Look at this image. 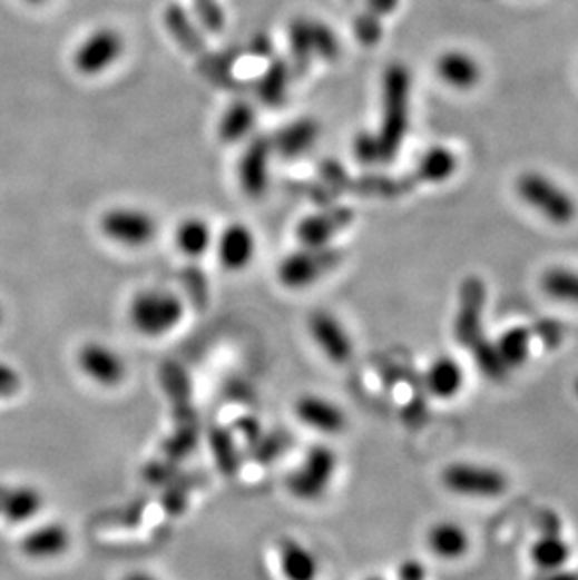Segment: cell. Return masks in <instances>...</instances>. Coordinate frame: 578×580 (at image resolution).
Listing matches in <instances>:
<instances>
[{
    "instance_id": "6da1fadb",
    "label": "cell",
    "mask_w": 578,
    "mask_h": 580,
    "mask_svg": "<svg viewBox=\"0 0 578 580\" xmlns=\"http://www.w3.org/2000/svg\"><path fill=\"white\" fill-rule=\"evenodd\" d=\"M186 317L185 301L166 287H144L131 295L126 320L136 335L160 341L179 330Z\"/></svg>"
},
{
    "instance_id": "7a4b0ae2",
    "label": "cell",
    "mask_w": 578,
    "mask_h": 580,
    "mask_svg": "<svg viewBox=\"0 0 578 580\" xmlns=\"http://www.w3.org/2000/svg\"><path fill=\"white\" fill-rule=\"evenodd\" d=\"M340 456L329 443H314L287 473L286 489L297 502L316 503L327 497L339 475Z\"/></svg>"
},
{
    "instance_id": "3957f363",
    "label": "cell",
    "mask_w": 578,
    "mask_h": 580,
    "mask_svg": "<svg viewBox=\"0 0 578 580\" xmlns=\"http://www.w3.org/2000/svg\"><path fill=\"white\" fill-rule=\"evenodd\" d=\"M410 72L402 65L389 68L383 81V122L376 134L382 160L396 155L410 125Z\"/></svg>"
},
{
    "instance_id": "277c9868",
    "label": "cell",
    "mask_w": 578,
    "mask_h": 580,
    "mask_svg": "<svg viewBox=\"0 0 578 580\" xmlns=\"http://www.w3.org/2000/svg\"><path fill=\"white\" fill-rule=\"evenodd\" d=\"M101 237L123 248H145L158 237V220L150 210L134 205H115L98 220Z\"/></svg>"
},
{
    "instance_id": "5b68a950",
    "label": "cell",
    "mask_w": 578,
    "mask_h": 580,
    "mask_svg": "<svg viewBox=\"0 0 578 580\" xmlns=\"http://www.w3.org/2000/svg\"><path fill=\"white\" fill-rule=\"evenodd\" d=\"M340 254L333 246H298L282 257L276 278L290 292H304L320 284L339 265Z\"/></svg>"
},
{
    "instance_id": "8992f818",
    "label": "cell",
    "mask_w": 578,
    "mask_h": 580,
    "mask_svg": "<svg viewBox=\"0 0 578 580\" xmlns=\"http://www.w3.org/2000/svg\"><path fill=\"white\" fill-rule=\"evenodd\" d=\"M520 199L547 220L566 226L577 216V201L571 194L541 171H526L517 180Z\"/></svg>"
},
{
    "instance_id": "52a82bcc",
    "label": "cell",
    "mask_w": 578,
    "mask_h": 580,
    "mask_svg": "<svg viewBox=\"0 0 578 580\" xmlns=\"http://www.w3.org/2000/svg\"><path fill=\"white\" fill-rule=\"evenodd\" d=\"M126 53V40L115 27L90 30L74 48L72 65L84 78H100L117 67Z\"/></svg>"
},
{
    "instance_id": "ba28073f",
    "label": "cell",
    "mask_w": 578,
    "mask_h": 580,
    "mask_svg": "<svg viewBox=\"0 0 578 580\" xmlns=\"http://www.w3.org/2000/svg\"><path fill=\"white\" fill-rule=\"evenodd\" d=\"M78 368L101 390H117L130 374L125 353L106 341H87L78 350Z\"/></svg>"
},
{
    "instance_id": "9c48e42d",
    "label": "cell",
    "mask_w": 578,
    "mask_h": 580,
    "mask_svg": "<svg viewBox=\"0 0 578 580\" xmlns=\"http://www.w3.org/2000/svg\"><path fill=\"white\" fill-rule=\"evenodd\" d=\"M308 336L331 365L344 366L355 357V342L347 325L333 311L316 308L306 320Z\"/></svg>"
},
{
    "instance_id": "30bf717a",
    "label": "cell",
    "mask_w": 578,
    "mask_h": 580,
    "mask_svg": "<svg viewBox=\"0 0 578 580\" xmlns=\"http://www.w3.org/2000/svg\"><path fill=\"white\" fill-rule=\"evenodd\" d=\"M293 415L301 425L323 438L342 436L350 423L346 410L322 393L298 395L293 402Z\"/></svg>"
},
{
    "instance_id": "8fae6325",
    "label": "cell",
    "mask_w": 578,
    "mask_h": 580,
    "mask_svg": "<svg viewBox=\"0 0 578 580\" xmlns=\"http://www.w3.org/2000/svg\"><path fill=\"white\" fill-rule=\"evenodd\" d=\"M443 485L459 497L498 498L506 492L507 478L494 468L457 462L441 473Z\"/></svg>"
},
{
    "instance_id": "7c38bea8",
    "label": "cell",
    "mask_w": 578,
    "mask_h": 580,
    "mask_svg": "<svg viewBox=\"0 0 578 580\" xmlns=\"http://www.w3.org/2000/svg\"><path fill=\"white\" fill-rule=\"evenodd\" d=\"M213 252L222 269L227 273H243L256 259V234L245 222H232L216 234Z\"/></svg>"
},
{
    "instance_id": "4fadbf2b",
    "label": "cell",
    "mask_w": 578,
    "mask_h": 580,
    "mask_svg": "<svg viewBox=\"0 0 578 580\" xmlns=\"http://www.w3.org/2000/svg\"><path fill=\"white\" fill-rule=\"evenodd\" d=\"M276 558L284 580H317L322 574V560L317 552L301 539H281Z\"/></svg>"
},
{
    "instance_id": "5bb4252c",
    "label": "cell",
    "mask_w": 578,
    "mask_h": 580,
    "mask_svg": "<svg viewBox=\"0 0 578 580\" xmlns=\"http://www.w3.org/2000/svg\"><path fill=\"white\" fill-rule=\"evenodd\" d=\"M19 547L25 557L32 560H55L65 557L72 547V532L62 522H48L30 530Z\"/></svg>"
},
{
    "instance_id": "9a60e30c",
    "label": "cell",
    "mask_w": 578,
    "mask_h": 580,
    "mask_svg": "<svg viewBox=\"0 0 578 580\" xmlns=\"http://www.w3.org/2000/svg\"><path fill=\"white\" fill-rule=\"evenodd\" d=\"M435 73L451 89L471 90L483 78L481 65L462 49H449L435 60Z\"/></svg>"
},
{
    "instance_id": "2e32d148",
    "label": "cell",
    "mask_w": 578,
    "mask_h": 580,
    "mask_svg": "<svg viewBox=\"0 0 578 580\" xmlns=\"http://www.w3.org/2000/svg\"><path fill=\"white\" fill-rule=\"evenodd\" d=\"M216 232L202 216H186L174 232L175 248L188 259H202L213 252Z\"/></svg>"
},
{
    "instance_id": "e0dca14e",
    "label": "cell",
    "mask_w": 578,
    "mask_h": 580,
    "mask_svg": "<svg viewBox=\"0 0 578 580\" xmlns=\"http://www.w3.org/2000/svg\"><path fill=\"white\" fill-rule=\"evenodd\" d=\"M350 215L346 210H329L308 216L298 222L297 239L301 246H333V239L347 228Z\"/></svg>"
},
{
    "instance_id": "ac0fdd59",
    "label": "cell",
    "mask_w": 578,
    "mask_h": 580,
    "mask_svg": "<svg viewBox=\"0 0 578 580\" xmlns=\"http://www.w3.org/2000/svg\"><path fill=\"white\" fill-rule=\"evenodd\" d=\"M484 286L478 278H470L464 282L462 287V301H460V316L457 322L462 344H473L478 342L479 322L483 316Z\"/></svg>"
},
{
    "instance_id": "d6986e66",
    "label": "cell",
    "mask_w": 578,
    "mask_h": 580,
    "mask_svg": "<svg viewBox=\"0 0 578 580\" xmlns=\"http://www.w3.org/2000/svg\"><path fill=\"white\" fill-rule=\"evenodd\" d=\"M43 508V494L37 486L19 485L13 489H4L0 514L10 524H23L37 517Z\"/></svg>"
},
{
    "instance_id": "ffe728a7",
    "label": "cell",
    "mask_w": 578,
    "mask_h": 580,
    "mask_svg": "<svg viewBox=\"0 0 578 580\" xmlns=\"http://www.w3.org/2000/svg\"><path fill=\"white\" fill-rule=\"evenodd\" d=\"M430 551L441 560H459L470 549V539L464 528L454 522H438L427 535Z\"/></svg>"
},
{
    "instance_id": "44dd1931",
    "label": "cell",
    "mask_w": 578,
    "mask_h": 580,
    "mask_svg": "<svg viewBox=\"0 0 578 580\" xmlns=\"http://www.w3.org/2000/svg\"><path fill=\"white\" fill-rule=\"evenodd\" d=\"M427 390L438 399H453L459 395L464 385V372L462 366L451 357L435 360L424 376Z\"/></svg>"
},
{
    "instance_id": "7402d4cb",
    "label": "cell",
    "mask_w": 578,
    "mask_h": 580,
    "mask_svg": "<svg viewBox=\"0 0 578 580\" xmlns=\"http://www.w3.org/2000/svg\"><path fill=\"white\" fill-rule=\"evenodd\" d=\"M268 145H252L241 158L239 179L246 194L262 196L268 180Z\"/></svg>"
},
{
    "instance_id": "603a6c76",
    "label": "cell",
    "mask_w": 578,
    "mask_h": 580,
    "mask_svg": "<svg viewBox=\"0 0 578 580\" xmlns=\"http://www.w3.org/2000/svg\"><path fill=\"white\" fill-rule=\"evenodd\" d=\"M459 168V158L453 150L445 147H434L421 158L419 163V177L429 183H443L451 179Z\"/></svg>"
},
{
    "instance_id": "cb8c5ba5",
    "label": "cell",
    "mask_w": 578,
    "mask_h": 580,
    "mask_svg": "<svg viewBox=\"0 0 578 580\" xmlns=\"http://www.w3.org/2000/svg\"><path fill=\"white\" fill-rule=\"evenodd\" d=\"M541 287L552 299L578 306V271L555 267L541 276Z\"/></svg>"
},
{
    "instance_id": "d4e9b609",
    "label": "cell",
    "mask_w": 578,
    "mask_h": 580,
    "mask_svg": "<svg viewBox=\"0 0 578 580\" xmlns=\"http://www.w3.org/2000/svg\"><path fill=\"white\" fill-rule=\"evenodd\" d=\"M316 138V125L312 120H298L282 130L276 145L284 155L297 156L311 149Z\"/></svg>"
},
{
    "instance_id": "484cf974",
    "label": "cell",
    "mask_w": 578,
    "mask_h": 580,
    "mask_svg": "<svg viewBox=\"0 0 578 580\" xmlns=\"http://www.w3.org/2000/svg\"><path fill=\"white\" fill-rule=\"evenodd\" d=\"M496 350L500 353L501 361L506 363L507 368L520 366L528 360V353H530V333L525 327L506 331L500 336V341L496 342Z\"/></svg>"
},
{
    "instance_id": "4316f807",
    "label": "cell",
    "mask_w": 578,
    "mask_h": 580,
    "mask_svg": "<svg viewBox=\"0 0 578 580\" xmlns=\"http://www.w3.org/2000/svg\"><path fill=\"white\" fill-rule=\"evenodd\" d=\"M531 558L537 563V568L545 569V571H558L569 560V547L564 539L547 535L531 547Z\"/></svg>"
},
{
    "instance_id": "83f0119b",
    "label": "cell",
    "mask_w": 578,
    "mask_h": 580,
    "mask_svg": "<svg viewBox=\"0 0 578 580\" xmlns=\"http://www.w3.org/2000/svg\"><path fill=\"white\" fill-rule=\"evenodd\" d=\"M254 122H256V117L248 104H233L232 108H227L226 114L222 117L218 130L226 141H239L251 132Z\"/></svg>"
},
{
    "instance_id": "f1b7e54d",
    "label": "cell",
    "mask_w": 578,
    "mask_h": 580,
    "mask_svg": "<svg viewBox=\"0 0 578 580\" xmlns=\"http://www.w3.org/2000/svg\"><path fill=\"white\" fill-rule=\"evenodd\" d=\"M476 361H478L479 368L492 380H501L506 376L507 366L501 361L496 344L484 341L476 342Z\"/></svg>"
},
{
    "instance_id": "f546056e",
    "label": "cell",
    "mask_w": 578,
    "mask_h": 580,
    "mask_svg": "<svg viewBox=\"0 0 578 580\" xmlns=\"http://www.w3.org/2000/svg\"><path fill=\"white\" fill-rule=\"evenodd\" d=\"M21 387V377L18 372L8 365H0V396H12Z\"/></svg>"
},
{
    "instance_id": "4dcf8cb0",
    "label": "cell",
    "mask_w": 578,
    "mask_h": 580,
    "mask_svg": "<svg viewBox=\"0 0 578 580\" xmlns=\"http://www.w3.org/2000/svg\"><path fill=\"white\" fill-rule=\"evenodd\" d=\"M399 580H427V568L423 562H419L415 558L404 560L399 566Z\"/></svg>"
},
{
    "instance_id": "1f68e13d",
    "label": "cell",
    "mask_w": 578,
    "mask_h": 580,
    "mask_svg": "<svg viewBox=\"0 0 578 580\" xmlns=\"http://www.w3.org/2000/svg\"><path fill=\"white\" fill-rule=\"evenodd\" d=\"M123 580H161L160 577H156V574L149 573V571H130V573H126L123 577Z\"/></svg>"
},
{
    "instance_id": "d6a6232c",
    "label": "cell",
    "mask_w": 578,
    "mask_h": 580,
    "mask_svg": "<svg viewBox=\"0 0 578 580\" xmlns=\"http://www.w3.org/2000/svg\"><path fill=\"white\" fill-rule=\"evenodd\" d=\"M545 580H578V574L571 573V571H561V569H558V571H552V573H550Z\"/></svg>"
},
{
    "instance_id": "836d02e7",
    "label": "cell",
    "mask_w": 578,
    "mask_h": 580,
    "mask_svg": "<svg viewBox=\"0 0 578 580\" xmlns=\"http://www.w3.org/2000/svg\"><path fill=\"white\" fill-rule=\"evenodd\" d=\"M394 4H396V0H372V8L380 13H383V10H385V12L393 10Z\"/></svg>"
},
{
    "instance_id": "e575fe53",
    "label": "cell",
    "mask_w": 578,
    "mask_h": 580,
    "mask_svg": "<svg viewBox=\"0 0 578 580\" xmlns=\"http://www.w3.org/2000/svg\"><path fill=\"white\" fill-rule=\"evenodd\" d=\"M23 2L30 4V7H43L48 0H23Z\"/></svg>"
},
{
    "instance_id": "d590c367",
    "label": "cell",
    "mask_w": 578,
    "mask_h": 580,
    "mask_svg": "<svg viewBox=\"0 0 578 580\" xmlns=\"http://www.w3.org/2000/svg\"><path fill=\"white\" fill-rule=\"evenodd\" d=\"M364 580H385L383 577H378V574H374V577H366Z\"/></svg>"
},
{
    "instance_id": "8d00e7d4",
    "label": "cell",
    "mask_w": 578,
    "mask_h": 580,
    "mask_svg": "<svg viewBox=\"0 0 578 580\" xmlns=\"http://www.w3.org/2000/svg\"><path fill=\"white\" fill-rule=\"evenodd\" d=\"M4 489H7V486H0V502H2V494H4Z\"/></svg>"
},
{
    "instance_id": "74e56055",
    "label": "cell",
    "mask_w": 578,
    "mask_h": 580,
    "mask_svg": "<svg viewBox=\"0 0 578 580\" xmlns=\"http://www.w3.org/2000/svg\"><path fill=\"white\" fill-rule=\"evenodd\" d=\"M0 324H2V311H0Z\"/></svg>"
},
{
    "instance_id": "f35d334b",
    "label": "cell",
    "mask_w": 578,
    "mask_h": 580,
    "mask_svg": "<svg viewBox=\"0 0 578 580\" xmlns=\"http://www.w3.org/2000/svg\"><path fill=\"white\" fill-rule=\"evenodd\" d=\"M577 393H578V382H577Z\"/></svg>"
}]
</instances>
